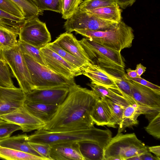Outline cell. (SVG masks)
I'll list each match as a JSON object with an SVG mask.
<instances>
[{"instance_id": "obj_1", "label": "cell", "mask_w": 160, "mask_h": 160, "mask_svg": "<svg viewBox=\"0 0 160 160\" xmlns=\"http://www.w3.org/2000/svg\"><path fill=\"white\" fill-rule=\"evenodd\" d=\"M99 98L92 90L74 83L70 86L67 98L58 106L52 118L42 128L50 132H61L93 126L90 115Z\"/></svg>"}, {"instance_id": "obj_2", "label": "cell", "mask_w": 160, "mask_h": 160, "mask_svg": "<svg viewBox=\"0 0 160 160\" xmlns=\"http://www.w3.org/2000/svg\"><path fill=\"white\" fill-rule=\"evenodd\" d=\"M112 138V132L109 129H101L94 126L86 129L61 132H50L41 128L28 136V141L31 142L51 145L86 140L96 142L104 148Z\"/></svg>"}, {"instance_id": "obj_3", "label": "cell", "mask_w": 160, "mask_h": 160, "mask_svg": "<svg viewBox=\"0 0 160 160\" xmlns=\"http://www.w3.org/2000/svg\"><path fill=\"white\" fill-rule=\"evenodd\" d=\"M79 42L92 64L110 75L125 78V64L120 52L108 48L86 37Z\"/></svg>"}, {"instance_id": "obj_4", "label": "cell", "mask_w": 160, "mask_h": 160, "mask_svg": "<svg viewBox=\"0 0 160 160\" xmlns=\"http://www.w3.org/2000/svg\"><path fill=\"white\" fill-rule=\"evenodd\" d=\"M75 32L102 46L120 52L130 48L134 38L133 29L122 20L113 28L105 31L78 30Z\"/></svg>"}, {"instance_id": "obj_5", "label": "cell", "mask_w": 160, "mask_h": 160, "mask_svg": "<svg viewBox=\"0 0 160 160\" xmlns=\"http://www.w3.org/2000/svg\"><path fill=\"white\" fill-rule=\"evenodd\" d=\"M134 133L118 132L104 149V160H126L149 151Z\"/></svg>"}, {"instance_id": "obj_6", "label": "cell", "mask_w": 160, "mask_h": 160, "mask_svg": "<svg viewBox=\"0 0 160 160\" xmlns=\"http://www.w3.org/2000/svg\"><path fill=\"white\" fill-rule=\"evenodd\" d=\"M23 54L35 89L70 86L75 83L74 79L58 74L37 62L29 56Z\"/></svg>"}, {"instance_id": "obj_7", "label": "cell", "mask_w": 160, "mask_h": 160, "mask_svg": "<svg viewBox=\"0 0 160 160\" xmlns=\"http://www.w3.org/2000/svg\"><path fill=\"white\" fill-rule=\"evenodd\" d=\"M1 51L3 60L9 66L24 92L26 94L34 89L23 54L18 44Z\"/></svg>"}, {"instance_id": "obj_8", "label": "cell", "mask_w": 160, "mask_h": 160, "mask_svg": "<svg viewBox=\"0 0 160 160\" xmlns=\"http://www.w3.org/2000/svg\"><path fill=\"white\" fill-rule=\"evenodd\" d=\"M66 20L64 28L69 33L78 30L105 31L113 28L118 23L102 19L79 8Z\"/></svg>"}, {"instance_id": "obj_9", "label": "cell", "mask_w": 160, "mask_h": 160, "mask_svg": "<svg viewBox=\"0 0 160 160\" xmlns=\"http://www.w3.org/2000/svg\"><path fill=\"white\" fill-rule=\"evenodd\" d=\"M18 40L38 48L44 47L51 40L45 23L36 17L25 20L20 28Z\"/></svg>"}, {"instance_id": "obj_10", "label": "cell", "mask_w": 160, "mask_h": 160, "mask_svg": "<svg viewBox=\"0 0 160 160\" xmlns=\"http://www.w3.org/2000/svg\"><path fill=\"white\" fill-rule=\"evenodd\" d=\"M46 67L54 72L69 79L82 74L81 71L67 62L46 46L39 49Z\"/></svg>"}, {"instance_id": "obj_11", "label": "cell", "mask_w": 160, "mask_h": 160, "mask_svg": "<svg viewBox=\"0 0 160 160\" xmlns=\"http://www.w3.org/2000/svg\"><path fill=\"white\" fill-rule=\"evenodd\" d=\"M70 86L35 89L26 94V101L58 106L67 98Z\"/></svg>"}, {"instance_id": "obj_12", "label": "cell", "mask_w": 160, "mask_h": 160, "mask_svg": "<svg viewBox=\"0 0 160 160\" xmlns=\"http://www.w3.org/2000/svg\"><path fill=\"white\" fill-rule=\"evenodd\" d=\"M0 118L5 121L19 126L25 132L41 129L45 124L29 112L23 105L9 113L0 116Z\"/></svg>"}, {"instance_id": "obj_13", "label": "cell", "mask_w": 160, "mask_h": 160, "mask_svg": "<svg viewBox=\"0 0 160 160\" xmlns=\"http://www.w3.org/2000/svg\"><path fill=\"white\" fill-rule=\"evenodd\" d=\"M25 101L26 94L20 88L0 86V116L20 107Z\"/></svg>"}, {"instance_id": "obj_14", "label": "cell", "mask_w": 160, "mask_h": 160, "mask_svg": "<svg viewBox=\"0 0 160 160\" xmlns=\"http://www.w3.org/2000/svg\"><path fill=\"white\" fill-rule=\"evenodd\" d=\"M129 82L131 86L133 98L137 104L160 108V94L138 83L129 80Z\"/></svg>"}, {"instance_id": "obj_15", "label": "cell", "mask_w": 160, "mask_h": 160, "mask_svg": "<svg viewBox=\"0 0 160 160\" xmlns=\"http://www.w3.org/2000/svg\"><path fill=\"white\" fill-rule=\"evenodd\" d=\"M51 160H84L77 142H62L51 144Z\"/></svg>"}, {"instance_id": "obj_16", "label": "cell", "mask_w": 160, "mask_h": 160, "mask_svg": "<svg viewBox=\"0 0 160 160\" xmlns=\"http://www.w3.org/2000/svg\"><path fill=\"white\" fill-rule=\"evenodd\" d=\"M53 42L84 63H92L79 41L71 33L66 32L61 34Z\"/></svg>"}, {"instance_id": "obj_17", "label": "cell", "mask_w": 160, "mask_h": 160, "mask_svg": "<svg viewBox=\"0 0 160 160\" xmlns=\"http://www.w3.org/2000/svg\"><path fill=\"white\" fill-rule=\"evenodd\" d=\"M22 25L7 20H0V49H10L18 45L20 28Z\"/></svg>"}, {"instance_id": "obj_18", "label": "cell", "mask_w": 160, "mask_h": 160, "mask_svg": "<svg viewBox=\"0 0 160 160\" xmlns=\"http://www.w3.org/2000/svg\"><path fill=\"white\" fill-rule=\"evenodd\" d=\"M82 72V74L90 79L91 83L116 91L117 86L109 75L97 65L90 64L85 67Z\"/></svg>"}, {"instance_id": "obj_19", "label": "cell", "mask_w": 160, "mask_h": 160, "mask_svg": "<svg viewBox=\"0 0 160 160\" xmlns=\"http://www.w3.org/2000/svg\"><path fill=\"white\" fill-rule=\"evenodd\" d=\"M90 116L94 123L97 125L116 127L109 108L102 99L99 98L96 102Z\"/></svg>"}, {"instance_id": "obj_20", "label": "cell", "mask_w": 160, "mask_h": 160, "mask_svg": "<svg viewBox=\"0 0 160 160\" xmlns=\"http://www.w3.org/2000/svg\"><path fill=\"white\" fill-rule=\"evenodd\" d=\"M23 105L31 114L45 124L52 118L58 107L26 101Z\"/></svg>"}, {"instance_id": "obj_21", "label": "cell", "mask_w": 160, "mask_h": 160, "mask_svg": "<svg viewBox=\"0 0 160 160\" xmlns=\"http://www.w3.org/2000/svg\"><path fill=\"white\" fill-rule=\"evenodd\" d=\"M0 146L12 148L41 157L29 144L26 134L0 139Z\"/></svg>"}, {"instance_id": "obj_22", "label": "cell", "mask_w": 160, "mask_h": 160, "mask_svg": "<svg viewBox=\"0 0 160 160\" xmlns=\"http://www.w3.org/2000/svg\"><path fill=\"white\" fill-rule=\"evenodd\" d=\"M85 12L102 19L113 22L119 23L122 20V11L116 2Z\"/></svg>"}, {"instance_id": "obj_23", "label": "cell", "mask_w": 160, "mask_h": 160, "mask_svg": "<svg viewBox=\"0 0 160 160\" xmlns=\"http://www.w3.org/2000/svg\"><path fill=\"white\" fill-rule=\"evenodd\" d=\"M84 160H104V148L99 144L90 141L78 142Z\"/></svg>"}, {"instance_id": "obj_24", "label": "cell", "mask_w": 160, "mask_h": 160, "mask_svg": "<svg viewBox=\"0 0 160 160\" xmlns=\"http://www.w3.org/2000/svg\"><path fill=\"white\" fill-rule=\"evenodd\" d=\"M141 114V111L137 105L130 104L127 106L123 112L122 122L119 125L118 132H122L126 128L138 124V117Z\"/></svg>"}, {"instance_id": "obj_25", "label": "cell", "mask_w": 160, "mask_h": 160, "mask_svg": "<svg viewBox=\"0 0 160 160\" xmlns=\"http://www.w3.org/2000/svg\"><path fill=\"white\" fill-rule=\"evenodd\" d=\"M0 159L7 160H47L42 157L1 146Z\"/></svg>"}, {"instance_id": "obj_26", "label": "cell", "mask_w": 160, "mask_h": 160, "mask_svg": "<svg viewBox=\"0 0 160 160\" xmlns=\"http://www.w3.org/2000/svg\"><path fill=\"white\" fill-rule=\"evenodd\" d=\"M88 85L100 98H108L125 106L130 104L122 95L112 89L91 83Z\"/></svg>"}, {"instance_id": "obj_27", "label": "cell", "mask_w": 160, "mask_h": 160, "mask_svg": "<svg viewBox=\"0 0 160 160\" xmlns=\"http://www.w3.org/2000/svg\"><path fill=\"white\" fill-rule=\"evenodd\" d=\"M46 46L55 52L74 67L80 70L81 71L85 67L89 65L84 63L68 52L64 50L57 43L53 42L49 43Z\"/></svg>"}, {"instance_id": "obj_28", "label": "cell", "mask_w": 160, "mask_h": 160, "mask_svg": "<svg viewBox=\"0 0 160 160\" xmlns=\"http://www.w3.org/2000/svg\"><path fill=\"white\" fill-rule=\"evenodd\" d=\"M11 0L22 11L25 15V20L43 14V12L37 7L33 0Z\"/></svg>"}, {"instance_id": "obj_29", "label": "cell", "mask_w": 160, "mask_h": 160, "mask_svg": "<svg viewBox=\"0 0 160 160\" xmlns=\"http://www.w3.org/2000/svg\"><path fill=\"white\" fill-rule=\"evenodd\" d=\"M109 76L117 86V89L116 92L122 95L130 104H137L132 97L129 80L125 78H118L110 75Z\"/></svg>"}, {"instance_id": "obj_30", "label": "cell", "mask_w": 160, "mask_h": 160, "mask_svg": "<svg viewBox=\"0 0 160 160\" xmlns=\"http://www.w3.org/2000/svg\"><path fill=\"white\" fill-rule=\"evenodd\" d=\"M18 44L23 54L29 56L37 62L46 67L39 48L18 39Z\"/></svg>"}, {"instance_id": "obj_31", "label": "cell", "mask_w": 160, "mask_h": 160, "mask_svg": "<svg viewBox=\"0 0 160 160\" xmlns=\"http://www.w3.org/2000/svg\"><path fill=\"white\" fill-rule=\"evenodd\" d=\"M82 0H61V13L62 18L67 19L70 17L79 8Z\"/></svg>"}, {"instance_id": "obj_32", "label": "cell", "mask_w": 160, "mask_h": 160, "mask_svg": "<svg viewBox=\"0 0 160 160\" xmlns=\"http://www.w3.org/2000/svg\"><path fill=\"white\" fill-rule=\"evenodd\" d=\"M101 98L104 100L108 105L115 125H119L122 122L123 112L126 106L108 98Z\"/></svg>"}, {"instance_id": "obj_33", "label": "cell", "mask_w": 160, "mask_h": 160, "mask_svg": "<svg viewBox=\"0 0 160 160\" xmlns=\"http://www.w3.org/2000/svg\"><path fill=\"white\" fill-rule=\"evenodd\" d=\"M0 86L15 88L12 77L10 68L3 60L0 59Z\"/></svg>"}, {"instance_id": "obj_34", "label": "cell", "mask_w": 160, "mask_h": 160, "mask_svg": "<svg viewBox=\"0 0 160 160\" xmlns=\"http://www.w3.org/2000/svg\"><path fill=\"white\" fill-rule=\"evenodd\" d=\"M0 9L18 18L25 20L21 9L11 0H0Z\"/></svg>"}, {"instance_id": "obj_35", "label": "cell", "mask_w": 160, "mask_h": 160, "mask_svg": "<svg viewBox=\"0 0 160 160\" xmlns=\"http://www.w3.org/2000/svg\"><path fill=\"white\" fill-rule=\"evenodd\" d=\"M115 2L114 0H85L80 5L79 8L86 11L110 5Z\"/></svg>"}, {"instance_id": "obj_36", "label": "cell", "mask_w": 160, "mask_h": 160, "mask_svg": "<svg viewBox=\"0 0 160 160\" xmlns=\"http://www.w3.org/2000/svg\"><path fill=\"white\" fill-rule=\"evenodd\" d=\"M42 11L49 10L61 13V0H33Z\"/></svg>"}, {"instance_id": "obj_37", "label": "cell", "mask_w": 160, "mask_h": 160, "mask_svg": "<svg viewBox=\"0 0 160 160\" xmlns=\"http://www.w3.org/2000/svg\"><path fill=\"white\" fill-rule=\"evenodd\" d=\"M146 131L150 135L157 139L160 138V113L149 121L145 127Z\"/></svg>"}, {"instance_id": "obj_38", "label": "cell", "mask_w": 160, "mask_h": 160, "mask_svg": "<svg viewBox=\"0 0 160 160\" xmlns=\"http://www.w3.org/2000/svg\"><path fill=\"white\" fill-rule=\"evenodd\" d=\"M18 125L4 121L0 123V139L10 137L14 132L21 130Z\"/></svg>"}, {"instance_id": "obj_39", "label": "cell", "mask_w": 160, "mask_h": 160, "mask_svg": "<svg viewBox=\"0 0 160 160\" xmlns=\"http://www.w3.org/2000/svg\"><path fill=\"white\" fill-rule=\"evenodd\" d=\"M29 144L40 155L47 160H51L49 157L50 145L47 143L31 142Z\"/></svg>"}, {"instance_id": "obj_40", "label": "cell", "mask_w": 160, "mask_h": 160, "mask_svg": "<svg viewBox=\"0 0 160 160\" xmlns=\"http://www.w3.org/2000/svg\"><path fill=\"white\" fill-rule=\"evenodd\" d=\"M125 78L129 80L138 83L141 85L148 87L160 94V87L142 78L141 77L136 78H131L128 76L126 74Z\"/></svg>"}, {"instance_id": "obj_41", "label": "cell", "mask_w": 160, "mask_h": 160, "mask_svg": "<svg viewBox=\"0 0 160 160\" xmlns=\"http://www.w3.org/2000/svg\"><path fill=\"white\" fill-rule=\"evenodd\" d=\"M0 20H7L12 21L22 25L25 20L23 19L0 9Z\"/></svg>"}, {"instance_id": "obj_42", "label": "cell", "mask_w": 160, "mask_h": 160, "mask_svg": "<svg viewBox=\"0 0 160 160\" xmlns=\"http://www.w3.org/2000/svg\"><path fill=\"white\" fill-rule=\"evenodd\" d=\"M115 2L122 8L125 9L127 7L132 6L136 0H114Z\"/></svg>"}, {"instance_id": "obj_43", "label": "cell", "mask_w": 160, "mask_h": 160, "mask_svg": "<svg viewBox=\"0 0 160 160\" xmlns=\"http://www.w3.org/2000/svg\"><path fill=\"white\" fill-rule=\"evenodd\" d=\"M141 160H160L156 157L153 156L149 151L141 155Z\"/></svg>"}, {"instance_id": "obj_44", "label": "cell", "mask_w": 160, "mask_h": 160, "mask_svg": "<svg viewBox=\"0 0 160 160\" xmlns=\"http://www.w3.org/2000/svg\"><path fill=\"white\" fill-rule=\"evenodd\" d=\"M149 152L154 154L157 157L160 159V145L148 147Z\"/></svg>"}, {"instance_id": "obj_45", "label": "cell", "mask_w": 160, "mask_h": 160, "mask_svg": "<svg viewBox=\"0 0 160 160\" xmlns=\"http://www.w3.org/2000/svg\"><path fill=\"white\" fill-rule=\"evenodd\" d=\"M146 68L141 63L137 64L135 70L138 77L141 76L146 71Z\"/></svg>"}, {"instance_id": "obj_46", "label": "cell", "mask_w": 160, "mask_h": 160, "mask_svg": "<svg viewBox=\"0 0 160 160\" xmlns=\"http://www.w3.org/2000/svg\"><path fill=\"white\" fill-rule=\"evenodd\" d=\"M126 71L127 72L126 75L130 77L136 78L138 77L135 70L129 68L126 70Z\"/></svg>"}, {"instance_id": "obj_47", "label": "cell", "mask_w": 160, "mask_h": 160, "mask_svg": "<svg viewBox=\"0 0 160 160\" xmlns=\"http://www.w3.org/2000/svg\"><path fill=\"white\" fill-rule=\"evenodd\" d=\"M128 160H141V155L134 156L128 159Z\"/></svg>"}, {"instance_id": "obj_48", "label": "cell", "mask_w": 160, "mask_h": 160, "mask_svg": "<svg viewBox=\"0 0 160 160\" xmlns=\"http://www.w3.org/2000/svg\"><path fill=\"white\" fill-rule=\"evenodd\" d=\"M0 59H1V60H3L2 58V53H1V50L0 49Z\"/></svg>"}, {"instance_id": "obj_49", "label": "cell", "mask_w": 160, "mask_h": 160, "mask_svg": "<svg viewBox=\"0 0 160 160\" xmlns=\"http://www.w3.org/2000/svg\"><path fill=\"white\" fill-rule=\"evenodd\" d=\"M4 121H3V120H2V119L0 118V123H1L2 122H4Z\"/></svg>"}]
</instances>
